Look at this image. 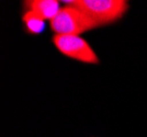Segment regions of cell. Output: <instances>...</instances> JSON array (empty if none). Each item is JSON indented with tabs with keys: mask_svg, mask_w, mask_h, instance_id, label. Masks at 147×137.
<instances>
[{
	"mask_svg": "<svg viewBox=\"0 0 147 137\" xmlns=\"http://www.w3.org/2000/svg\"><path fill=\"white\" fill-rule=\"evenodd\" d=\"M53 43L63 55L85 64H99L98 55L90 44L80 35H57L53 38Z\"/></svg>",
	"mask_w": 147,
	"mask_h": 137,
	"instance_id": "obj_3",
	"label": "cell"
},
{
	"mask_svg": "<svg viewBox=\"0 0 147 137\" xmlns=\"http://www.w3.org/2000/svg\"><path fill=\"white\" fill-rule=\"evenodd\" d=\"M73 5L86 13L98 28L122 19L129 7L126 0H74Z\"/></svg>",
	"mask_w": 147,
	"mask_h": 137,
	"instance_id": "obj_1",
	"label": "cell"
},
{
	"mask_svg": "<svg viewBox=\"0 0 147 137\" xmlns=\"http://www.w3.org/2000/svg\"><path fill=\"white\" fill-rule=\"evenodd\" d=\"M22 21L26 31L32 34H40L45 28V20L31 10H26V12H24Z\"/></svg>",
	"mask_w": 147,
	"mask_h": 137,
	"instance_id": "obj_5",
	"label": "cell"
},
{
	"mask_svg": "<svg viewBox=\"0 0 147 137\" xmlns=\"http://www.w3.org/2000/svg\"><path fill=\"white\" fill-rule=\"evenodd\" d=\"M59 1L57 0H29L24 1V6L28 10L38 14L44 20H51L58 13L61 6Z\"/></svg>",
	"mask_w": 147,
	"mask_h": 137,
	"instance_id": "obj_4",
	"label": "cell"
},
{
	"mask_svg": "<svg viewBox=\"0 0 147 137\" xmlns=\"http://www.w3.org/2000/svg\"><path fill=\"white\" fill-rule=\"evenodd\" d=\"M53 32L57 35H80L97 29L98 25L76 6H64L49 21Z\"/></svg>",
	"mask_w": 147,
	"mask_h": 137,
	"instance_id": "obj_2",
	"label": "cell"
}]
</instances>
